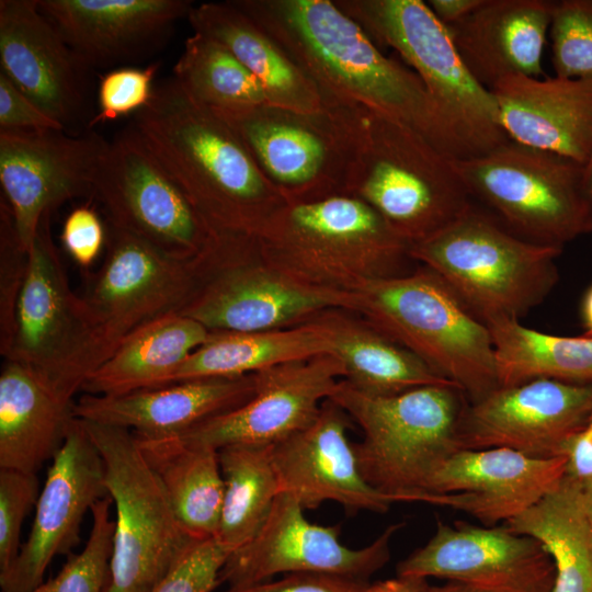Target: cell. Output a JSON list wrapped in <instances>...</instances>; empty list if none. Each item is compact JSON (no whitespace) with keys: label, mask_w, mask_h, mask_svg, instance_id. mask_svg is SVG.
Returning <instances> with one entry per match:
<instances>
[{"label":"cell","mask_w":592,"mask_h":592,"mask_svg":"<svg viewBox=\"0 0 592 592\" xmlns=\"http://www.w3.org/2000/svg\"><path fill=\"white\" fill-rule=\"evenodd\" d=\"M329 96L407 125L452 159L455 143L418 75L385 56L333 0H230Z\"/></svg>","instance_id":"1"},{"label":"cell","mask_w":592,"mask_h":592,"mask_svg":"<svg viewBox=\"0 0 592 592\" xmlns=\"http://www.w3.org/2000/svg\"><path fill=\"white\" fill-rule=\"evenodd\" d=\"M132 126L213 234L257 235L287 202L230 125L172 76Z\"/></svg>","instance_id":"2"},{"label":"cell","mask_w":592,"mask_h":592,"mask_svg":"<svg viewBox=\"0 0 592 592\" xmlns=\"http://www.w3.org/2000/svg\"><path fill=\"white\" fill-rule=\"evenodd\" d=\"M255 237L269 264L304 282L348 292L397 275L396 267L410 258V243L372 206L348 194L286 203Z\"/></svg>","instance_id":"3"},{"label":"cell","mask_w":592,"mask_h":592,"mask_svg":"<svg viewBox=\"0 0 592 592\" xmlns=\"http://www.w3.org/2000/svg\"><path fill=\"white\" fill-rule=\"evenodd\" d=\"M453 160L407 125L362 106L344 194L372 206L411 246L471 204Z\"/></svg>","instance_id":"4"},{"label":"cell","mask_w":592,"mask_h":592,"mask_svg":"<svg viewBox=\"0 0 592 592\" xmlns=\"http://www.w3.org/2000/svg\"><path fill=\"white\" fill-rule=\"evenodd\" d=\"M465 398L452 385L372 395L341 379L329 400L363 432L354 448L367 482L401 502L430 503L432 475L459 449L457 426Z\"/></svg>","instance_id":"5"},{"label":"cell","mask_w":592,"mask_h":592,"mask_svg":"<svg viewBox=\"0 0 592 592\" xmlns=\"http://www.w3.org/2000/svg\"><path fill=\"white\" fill-rule=\"evenodd\" d=\"M561 248L526 240L473 204L409 255L435 273L483 323L520 320L559 280Z\"/></svg>","instance_id":"6"},{"label":"cell","mask_w":592,"mask_h":592,"mask_svg":"<svg viewBox=\"0 0 592 592\" xmlns=\"http://www.w3.org/2000/svg\"><path fill=\"white\" fill-rule=\"evenodd\" d=\"M358 312L477 401L499 387L491 335L431 270L367 281Z\"/></svg>","instance_id":"7"},{"label":"cell","mask_w":592,"mask_h":592,"mask_svg":"<svg viewBox=\"0 0 592 592\" xmlns=\"http://www.w3.org/2000/svg\"><path fill=\"white\" fill-rule=\"evenodd\" d=\"M377 46L392 48L428 90L458 151L485 155L510 140L494 99L466 68L447 29L421 0H333Z\"/></svg>","instance_id":"8"},{"label":"cell","mask_w":592,"mask_h":592,"mask_svg":"<svg viewBox=\"0 0 592 592\" xmlns=\"http://www.w3.org/2000/svg\"><path fill=\"white\" fill-rule=\"evenodd\" d=\"M342 309L360 310L356 292L296 278L262 259L254 235L221 232L198 255L194 292L179 314L210 332H257Z\"/></svg>","instance_id":"9"},{"label":"cell","mask_w":592,"mask_h":592,"mask_svg":"<svg viewBox=\"0 0 592 592\" xmlns=\"http://www.w3.org/2000/svg\"><path fill=\"white\" fill-rule=\"evenodd\" d=\"M453 163L470 197L491 207L515 235L562 249L592 234L583 164L512 140Z\"/></svg>","instance_id":"10"},{"label":"cell","mask_w":592,"mask_h":592,"mask_svg":"<svg viewBox=\"0 0 592 592\" xmlns=\"http://www.w3.org/2000/svg\"><path fill=\"white\" fill-rule=\"evenodd\" d=\"M78 420L103 458L105 485L116 511L104 592H150L196 540L178 521L135 434Z\"/></svg>","instance_id":"11"},{"label":"cell","mask_w":592,"mask_h":592,"mask_svg":"<svg viewBox=\"0 0 592 592\" xmlns=\"http://www.w3.org/2000/svg\"><path fill=\"white\" fill-rule=\"evenodd\" d=\"M361 107L335 99L316 113L266 103L218 115L286 202L297 203L344 194Z\"/></svg>","instance_id":"12"},{"label":"cell","mask_w":592,"mask_h":592,"mask_svg":"<svg viewBox=\"0 0 592 592\" xmlns=\"http://www.w3.org/2000/svg\"><path fill=\"white\" fill-rule=\"evenodd\" d=\"M47 213L29 251L14 328L4 360L20 363L69 401L99 367L89 310L70 285L50 235Z\"/></svg>","instance_id":"13"},{"label":"cell","mask_w":592,"mask_h":592,"mask_svg":"<svg viewBox=\"0 0 592 592\" xmlns=\"http://www.w3.org/2000/svg\"><path fill=\"white\" fill-rule=\"evenodd\" d=\"M92 198L107 225L171 258L198 257L213 236L132 125L109 143Z\"/></svg>","instance_id":"14"},{"label":"cell","mask_w":592,"mask_h":592,"mask_svg":"<svg viewBox=\"0 0 592 592\" xmlns=\"http://www.w3.org/2000/svg\"><path fill=\"white\" fill-rule=\"evenodd\" d=\"M196 277L197 257L171 258L106 225L104 260L88 277L81 295L92 321L100 365L135 330L179 314L194 292Z\"/></svg>","instance_id":"15"},{"label":"cell","mask_w":592,"mask_h":592,"mask_svg":"<svg viewBox=\"0 0 592 592\" xmlns=\"http://www.w3.org/2000/svg\"><path fill=\"white\" fill-rule=\"evenodd\" d=\"M304 511L295 498L280 493L258 533L227 558L220 583L239 588L294 573L368 581L388 562L391 539L403 525L391 524L371 544L351 548L338 525L311 523Z\"/></svg>","instance_id":"16"},{"label":"cell","mask_w":592,"mask_h":592,"mask_svg":"<svg viewBox=\"0 0 592 592\" xmlns=\"http://www.w3.org/2000/svg\"><path fill=\"white\" fill-rule=\"evenodd\" d=\"M109 141L89 130L0 129V183L19 241L29 252L41 221L62 203L92 197Z\"/></svg>","instance_id":"17"},{"label":"cell","mask_w":592,"mask_h":592,"mask_svg":"<svg viewBox=\"0 0 592 592\" xmlns=\"http://www.w3.org/2000/svg\"><path fill=\"white\" fill-rule=\"evenodd\" d=\"M591 417L592 383L535 378L467 402L457 443L459 449L509 448L536 458L560 457Z\"/></svg>","instance_id":"18"},{"label":"cell","mask_w":592,"mask_h":592,"mask_svg":"<svg viewBox=\"0 0 592 592\" xmlns=\"http://www.w3.org/2000/svg\"><path fill=\"white\" fill-rule=\"evenodd\" d=\"M397 576L434 577L496 592H551L555 568L540 542L505 524L439 521L433 536L398 563Z\"/></svg>","instance_id":"19"},{"label":"cell","mask_w":592,"mask_h":592,"mask_svg":"<svg viewBox=\"0 0 592 592\" xmlns=\"http://www.w3.org/2000/svg\"><path fill=\"white\" fill-rule=\"evenodd\" d=\"M107 496L103 458L75 418L52 459L29 537L9 570L0 574L1 592H32L38 587L53 559L78 545L86 514Z\"/></svg>","instance_id":"20"},{"label":"cell","mask_w":592,"mask_h":592,"mask_svg":"<svg viewBox=\"0 0 592 592\" xmlns=\"http://www.w3.org/2000/svg\"><path fill=\"white\" fill-rule=\"evenodd\" d=\"M253 376L254 392L248 401L181 436L216 449L234 444L275 445L314 422L345 371L333 354H321Z\"/></svg>","instance_id":"21"},{"label":"cell","mask_w":592,"mask_h":592,"mask_svg":"<svg viewBox=\"0 0 592 592\" xmlns=\"http://www.w3.org/2000/svg\"><path fill=\"white\" fill-rule=\"evenodd\" d=\"M0 65L65 130L88 118L90 69L39 11L37 0L0 1Z\"/></svg>","instance_id":"22"},{"label":"cell","mask_w":592,"mask_h":592,"mask_svg":"<svg viewBox=\"0 0 592 592\" xmlns=\"http://www.w3.org/2000/svg\"><path fill=\"white\" fill-rule=\"evenodd\" d=\"M345 418L328 399L310 425L272 445L280 492L295 498L305 510L332 501L351 512L384 513L401 501L367 482L349 441Z\"/></svg>","instance_id":"23"},{"label":"cell","mask_w":592,"mask_h":592,"mask_svg":"<svg viewBox=\"0 0 592 592\" xmlns=\"http://www.w3.org/2000/svg\"><path fill=\"white\" fill-rule=\"evenodd\" d=\"M37 4L90 70L152 56L194 5L187 0H37Z\"/></svg>","instance_id":"24"},{"label":"cell","mask_w":592,"mask_h":592,"mask_svg":"<svg viewBox=\"0 0 592 592\" xmlns=\"http://www.w3.org/2000/svg\"><path fill=\"white\" fill-rule=\"evenodd\" d=\"M566 458H536L509 448L458 449L432 475L437 504L466 512L487 526L519 516L565 478Z\"/></svg>","instance_id":"25"},{"label":"cell","mask_w":592,"mask_h":592,"mask_svg":"<svg viewBox=\"0 0 592 592\" xmlns=\"http://www.w3.org/2000/svg\"><path fill=\"white\" fill-rule=\"evenodd\" d=\"M254 387L250 374L190 379L117 396L83 392L72 410L77 419L127 429L140 439L181 435L243 405Z\"/></svg>","instance_id":"26"},{"label":"cell","mask_w":592,"mask_h":592,"mask_svg":"<svg viewBox=\"0 0 592 592\" xmlns=\"http://www.w3.org/2000/svg\"><path fill=\"white\" fill-rule=\"evenodd\" d=\"M490 92L510 140L584 166L592 149V78L512 76Z\"/></svg>","instance_id":"27"},{"label":"cell","mask_w":592,"mask_h":592,"mask_svg":"<svg viewBox=\"0 0 592 592\" xmlns=\"http://www.w3.org/2000/svg\"><path fill=\"white\" fill-rule=\"evenodd\" d=\"M555 2L482 0L467 18L445 27L471 76L490 90L506 77L544 75Z\"/></svg>","instance_id":"28"},{"label":"cell","mask_w":592,"mask_h":592,"mask_svg":"<svg viewBox=\"0 0 592 592\" xmlns=\"http://www.w3.org/2000/svg\"><path fill=\"white\" fill-rule=\"evenodd\" d=\"M187 20L194 33L223 45L259 80L269 104L316 113L335 100L231 1L193 5Z\"/></svg>","instance_id":"29"},{"label":"cell","mask_w":592,"mask_h":592,"mask_svg":"<svg viewBox=\"0 0 592 592\" xmlns=\"http://www.w3.org/2000/svg\"><path fill=\"white\" fill-rule=\"evenodd\" d=\"M73 403L29 367L4 360L0 373V469L36 474L61 448Z\"/></svg>","instance_id":"30"},{"label":"cell","mask_w":592,"mask_h":592,"mask_svg":"<svg viewBox=\"0 0 592 592\" xmlns=\"http://www.w3.org/2000/svg\"><path fill=\"white\" fill-rule=\"evenodd\" d=\"M210 333L201 322L181 314L153 320L125 338L89 375L81 391L117 396L168 386L178 368Z\"/></svg>","instance_id":"31"},{"label":"cell","mask_w":592,"mask_h":592,"mask_svg":"<svg viewBox=\"0 0 592 592\" xmlns=\"http://www.w3.org/2000/svg\"><path fill=\"white\" fill-rule=\"evenodd\" d=\"M137 440L184 531L195 540L215 538L224 500L218 449L181 435Z\"/></svg>","instance_id":"32"},{"label":"cell","mask_w":592,"mask_h":592,"mask_svg":"<svg viewBox=\"0 0 592 592\" xmlns=\"http://www.w3.org/2000/svg\"><path fill=\"white\" fill-rule=\"evenodd\" d=\"M321 354H332V339L320 318L286 329L212 332L178 368L170 385L197 378L250 375Z\"/></svg>","instance_id":"33"},{"label":"cell","mask_w":592,"mask_h":592,"mask_svg":"<svg viewBox=\"0 0 592 592\" xmlns=\"http://www.w3.org/2000/svg\"><path fill=\"white\" fill-rule=\"evenodd\" d=\"M332 312L319 318L330 330L332 354L345 371L343 379L355 388L372 395H394L429 385L455 386L371 323H357Z\"/></svg>","instance_id":"34"},{"label":"cell","mask_w":592,"mask_h":592,"mask_svg":"<svg viewBox=\"0 0 592 592\" xmlns=\"http://www.w3.org/2000/svg\"><path fill=\"white\" fill-rule=\"evenodd\" d=\"M503 524L545 546L555 568L551 592H592V524L577 481L565 476L535 505Z\"/></svg>","instance_id":"35"},{"label":"cell","mask_w":592,"mask_h":592,"mask_svg":"<svg viewBox=\"0 0 592 592\" xmlns=\"http://www.w3.org/2000/svg\"><path fill=\"white\" fill-rule=\"evenodd\" d=\"M486 326L499 387L535 378L592 383V337L544 333L511 318L493 319Z\"/></svg>","instance_id":"36"},{"label":"cell","mask_w":592,"mask_h":592,"mask_svg":"<svg viewBox=\"0 0 592 592\" xmlns=\"http://www.w3.org/2000/svg\"><path fill=\"white\" fill-rule=\"evenodd\" d=\"M224 500L216 539L230 553L261 528L280 492L272 446L234 444L218 449Z\"/></svg>","instance_id":"37"},{"label":"cell","mask_w":592,"mask_h":592,"mask_svg":"<svg viewBox=\"0 0 592 592\" xmlns=\"http://www.w3.org/2000/svg\"><path fill=\"white\" fill-rule=\"evenodd\" d=\"M173 77L194 100L217 114L267 103L259 80L223 45L198 33L186 38Z\"/></svg>","instance_id":"38"},{"label":"cell","mask_w":592,"mask_h":592,"mask_svg":"<svg viewBox=\"0 0 592 592\" xmlns=\"http://www.w3.org/2000/svg\"><path fill=\"white\" fill-rule=\"evenodd\" d=\"M110 496L91 510L92 527L79 554H69L60 571L32 592H104L113 554L115 520L111 519Z\"/></svg>","instance_id":"39"},{"label":"cell","mask_w":592,"mask_h":592,"mask_svg":"<svg viewBox=\"0 0 592 592\" xmlns=\"http://www.w3.org/2000/svg\"><path fill=\"white\" fill-rule=\"evenodd\" d=\"M549 34L556 76L592 78V0L556 1Z\"/></svg>","instance_id":"40"},{"label":"cell","mask_w":592,"mask_h":592,"mask_svg":"<svg viewBox=\"0 0 592 592\" xmlns=\"http://www.w3.org/2000/svg\"><path fill=\"white\" fill-rule=\"evenodd\" d=\"M41 493L36 474L0 469V574L15 561L23 522Z\"/></svg>","instance_id":"41"},{"label":"cell","mask_w":592,"mask_h":592,"mask_svg":"<svg viewBox=\"0 0 592 592\" xmlns=\"http://www.w3.org/2000/svg\"><path fill=\"white\" fill-rule=\"evenodd\" d=\"M160 68V61L145 68L118 67L100 77L98 88L99 110L88 125L114 121L130 113H137L151 100L152 81Z\"/></svg>","instance_id":"42"},{"label":"cell","mask_w":592,"mask_h":592,"mask_svg":"<svg viewBox=\"0 0 592 592\" xmlns=\"http://www.w3.org/2000/svg\"><path fill=\"white\" fill-rule=\"evenodd\" d=\"M29 263L18 238L13 217L5 200H0V354L11 342L15 309Z\"/></svg>","instance_id":"43"},{"label":"cell","mask_w":592,"mask_h":592,"mask_svg":"<svg viewBox=\"0 0 592 592\" xmlns=\"http://www.w3.org/2000/svg\"><path fill=\"white\" fill-rule=\"evenodd\" d=\"M230 554L216 538L196 540L150 592H213Z\"/></svg>","instance_id":"44"},{"label":"cell","mask_w":592,"mask_h":592,"mask_svg":"<svg viewBox=\"0 0 592 592\" xmlns=\"http://www.w3.org/2000/svg\"><path fill=\"white\" fill-rule=\"evenodd\" d=\"M60 239L72 260L89 270L105 248L106 229L89 204L73 208L66 217Z\"/></svg>","instance_id":"45"},{"label":"cell","mask_w":592,"mask_h":592,"mask_svg":"<svg viewBox=\"0 0 592 592\" xmlns=\"http://www.w3.org/2000/svg\"><path fill=\"white\" fill-rule=\"evenodd\" d=\"M0 129L65 130L0 71Z\"/></svg>","instance_id":"46"},{"label":"cell","mask_w":592,"mask_h":592,"mask_svg":"<svg viewBox=\"0 0 592 592\" xmlns=\"http://www.w3.org/2000/svg\"><path fill=\"white\" fill-rule=\"evenodd\" d=\"M368 581L319 573H294L225 592H366Z\"/></svg>","instance_id":"47"},{"label":"cell","mask_w":592,"mask_h":592,"mask_svg":"<svg viewBox=\"0 0 592 592\" xmlns=\"http://www.w3.org/2000/svg\"><path fill=\"white\" fill-rule=\"evenodd\" d=\"M562 456L567 478L581 482L592 477V417L569 439Z\"/></svg>","instance_id":"48"},{"label":"cell","mask_w":592,"mask_h":592,"mask_svg":"<svg viewBox=\"0 0 592 592\" xmlns=\"http://www.w3.org/2000/svg\"><path fill=\"white\" fill-rule=\"evenodd\" d=\"M482 0H429L426 4L444 25H453L474 12Z\"/></svg>","instance_id":"49"},{"label":"cell","mask_w":592,"mask_h":592,"mask_svg":"<svg viewBox=\"0 0 592 592\" xmlns=\"http://www.w3.org/2000/svg\"><path fill=\"white\" fill-rule=\"evenodd\" d=\"M425 579L399 577L369 583L366 592H426Z\"/></svg>","instance_id":"50"},{"label":"cell","mask_w":592,"mask_h":592,"mask_svg":"<svg viewBox=\"0 0 592 592\" xmlns=\"http://www.w3.org/2000/svg\"><path fill=\"white\" fill-rule=\"evenodd\" d=\"M426 592H496L492 590L478 588L465 583L447 581L442 585H428Z\"/></svg>","instance_id":"51"},{"label":"cell","mask_w":592,"mask_h":592,"mask_svg":"<svg viewBox=\"0 0 592 592\" xmlns=\"http://www.w3.org/2000/svg\"><path fill=\"white\" fill-rule=\"evenodd\" d=\"M581 317L585 329L584 334L592 337V285L587 289L582 304H581Z\"/></svg>","instance_id":"52"},{"label":"cell","mask_w":592,"mask_h":592,"mask_svg":"<svg viewBox=\"0 0 592 592\" xmlns=\"http://www.w3.org/2000/svg\"><path fill=\"white\" fill-rule=\"evenodd\" d=\"M578 486L583 510L592 524V477L578 482Z\"/></svg>","instance_id":"53"},{"label":"cell","mask_w":592,"mask_h":592,"mask_svg":"<svg viewBox=\"0 0 592 592\" xmlns=\"http://www.w3.org/2000/svg\"><path fill=\"white\" fill-rule=\"evenodd\" d=\"M583 168H584V172H583L584 191L590 203L592 204V149Z\"/></svg>","instance_id":"54"}]
</instances>
